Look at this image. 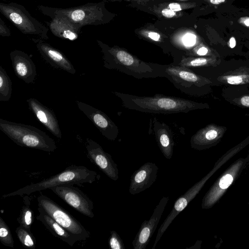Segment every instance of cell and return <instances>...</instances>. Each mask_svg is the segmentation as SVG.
Wrapping results in <instances>:
<instances>
[{
  "instance_id": "obj_12",
  "label": "cell",
  "mask_w": 249,
  "mask_h": 249,
  "mask_svg": "<svg viewBox=\"0 0 249 249\" xmlns=\"http://www.w3.org/2000/svg\"><path fill=\"white\" fill-rule=\"evenodd\" d=\"M76 103L78 108L92 122L102 135L111 141L117 139L119 128L107 114L84 102L76 101Z\"/></svg>"
},
{
  "instance_id": "obj_37",
  "label": "cell",
  "mask_w": 249,
  "mask_h": 249,
  "mask_svg": "<svg viewBox=\"0 0 249 249\" xmlns=\"http://www.w3.org/2000/svg\"><path fill=\"white\" fill-rule=\"evenodd\" d=\"M226 0H209L211 3L214 5H218L224 2Z\"/></svg>"
},
{
  "instance_id": "obj_35",
  "label": "cell",
  "mask_w": 249,
  "mask_h": 249,
  "mask_svg": "<svg viewBox=\"0 0 249 249\" xmlns=\"http://www.w3.org/2000/svg\"><path fill=\"white\" fill-rule=\"evenodd\" d=\"M149 37L155 41H158L160 39V36L159 34L155 32H150L148 34Z\"/></svg>"
},
{
  "instance_id": "obj_2",
  "label": "cell",
  "mask_w": 249,
  "mask_h": 249,
  "mask_svg": "<svg viewBox=\"0 0 249 249\" xmlns=\"http://www.w3.org/2000/svg\"><path fill=\"white\" fill-rule=\"evenodd\" d=\"M97 43L103 53L104 67L107 69L116 70L139 79L166 77L165 65L146 62L126 51L109 48L98 40Z\"/></svg>"
},
{
  "instance_id": "obj_25",
  "label": "cell",
  "mask_w": 249,
  "mask_h": 249,
  "mask_svg": "<svg viewBox=\"0 0 249 249\" xmlns=\"http://www.w3.org/2000/svg\"><path fill=\"white\" fill-rule=\"evenodd\" d=\"M16 233L23 246L30 249L36 248V239L31 231L19 225L17 228Z\"/></svg>"
},
{
  "instance_id": "obj_8",
  "label": "cell",
  "mask_w": 249,
  "mask_h": 249,
  "mask_svg": "<svg viewBox=\"0 0 249 249\" xmlns=\"http://www.w3.org/2000/svg\"><path fill=\"white\" fill-rule=\"evenodd\" d=\"M211 74L206 76L215 86H249V60L221 59L215 67H208Z\"/></svg>"
},
{
  "instance_id": "obj_31",
  "label": "cell",
  "mask_w": 249,
  "mask_h": 249,
  "mask_svg": "<svg viewBox=\"0 0 249 249\" xmlns=\"http://www.w3.org/2000/svg\"><path fill=\"white\" fill-rule=\"evenodd\" d=\"M11 35L9 27L4 21L0 18V36L3 37L10 36Z\"/></svg>"
},
{
  "instance_id": "obj_11",
  "label": "cell",
  "mask_w": 249,
  "mask_h": 249,
  "mask_svg": "<svg viewBox=\"0 0 249 249\" xmlns=\"http://www.w3.org/2000/svg\"><path fill=\"white\" fill-rule=\"evenodd\" d=\"M87 157L90 161L113 180L119 179L117 164L113 160L111 155L106 152L96 142L89 138L85 143Z\"/></svg>"
},
{
  "instance_id": "obj_18",
  "label": "cell",
  "mask_w": 249,
  "mask_h": 249,
  "mask_svg": "<svg viewBox=\"0 0 249 249\" xmlns=\"http://www.w3.org/2000/svg\"><path fill=\"white\" fill-rule=\"evenodd\" d=\"M29 108L36 119L54 136L62 138V133L58 122L54 112L42 104L36 99L26 100Z\"/></svg>"
},
{
  "instance_id": "obj_14",
  "label": "cell",
  "mask_w": 249,
  "mask_h": 249,
  "mask_svg": "<svg viewBox=\"0 0 249 249\" xmlns=\"http://www.w3.org/2000/svg\"><path fill=\"white\" fill-rule=\"evenodd\" d=\"M42 57L53 67L74 74L76 70L71 61L59 50L39 38H31Z\"/></svg>"
},
{
  "instance_id": "obj_34",
  "label": "cell",
  "mask_w": 249,
  "mask_h": 249,
  "mask_svg": "<svg viewBox=\"0 0 249 249\" xmlns=\"http://www.w3.org/2000/svg\"><path fill=\"white\" fill-rule=\"evenodd\" d=\"M228 45L229 47L231 49H233L234 48H235L236 45V41L235 38L233 36L231 37L229 39V41L228 42Z\"/></svg>"
},
{
  "instance_id": "obj_28",
  "label": "cell",
  "mask_w": 249,
  "mask_h": 249,
  "mask_svg": "<svg viewBox=\"0 0 249 249\" xmlns=\"http://www.w3.org/2000/svg\"><path fill=\"white\" fill-rule=\"evenodd\" d=\"M108 245L111 249H124V245L120 235L115 231L110 232Z\"/></svg>"
},
{
  "instance_id": "obj_13",
  "label": "cell",
  "mask_w": 249,
  "mask_h": 249,
  "mask_svg": "<svg viewBox=\"0 0 249 249\" xmlns=\"http://www.w3.org/2000/svg\"><path fill=\"white\" fill-rule=\"evenodd\" d=\"M169 199V197H162L156 206L154 212L148 220H144L132 241L134 249H145L154 233L160 220Z\"/></svg>"
},
{
  "instance_id": "obj_7",
  "label": "cell",
  "mask_w": 249,
  "mask_h": 249,
  "mask_svg": "<svg viewBox=\"0 0 249 249\" xmlns=\"http://www.w3.org/2000/svg\"><path fill=\"white\" fill-rule=\"evenodd\" d=\"M0 12L22 34L45 40L49 38V28L33 17L23 5L0 2Z\"/></svg>"
},
{
  "instance_id": "obj_16",
  "label": "cell",
  "mask_w": 249,
  "mask_h": 249,
  "mask_svg": "<svg viewBox=\"0 0 249 249\" xmlns=\"http://www.w3.org/2000/svg\"><path fill=\"white\" fill-rule=\"evenodd\" d=\"M148 132L149 134H154L158 146L164 157L168 160L171 159L173 154L175 142L170 127L154 117L150 120Z\"/></svg>"
},
{
  "instance_id": "obj_24",
  "label": "cell",
  "mask_w": 249,
  "mask_h": 249,
  "mask_svg": "<svg viewBox=\"0 0 249 249\" xmlns=\"http://www.w3.org/2000/svg\"><path fill=\"white\" fill-rule=\"evenodd\" d=\"M12 93V81L5 69L0 66V101H9Z\"/></svg>"
},
{
  "instance_id": "obj_10",
  "label": "cell",
  "mask_w": 249,
  "mask_h": 249,
  "mask_svg": "<svg viewBox=\"0 0 249 249\" xmlns=\"http://www.w3.org/2000/svg\"><path fill=\"white\" fill-rule=\"evenodd\" d=\"M54 194L80 213L93 218V202L83 192L71 184H64L51 188Z\"/></svg>"
},
{
  "instance_id": "obj_21",
  "label": "cell",
  "mask_w": 249,
  "mask_h": 249,
  "mask_svg": "<svg viewBox=\"0 0 249 249\" xmlns=\"http://www.w3.org/2000/svg\"><path fill=\"white\" fill-rule=\"evenodd\" d=\"M37 210L39 214L36 216V219L40 221L54 236L60 238L71 247L78 241L72 233L55 221L42 208L38 207Z\"/></svg>"
},
{
  "instance_id": "obj_3",
  "label": "cell",
  "mask_w": 249,
  "mask_h": 249,
  "mask_svg": "<svg viewBox=\"0 0 249 249\" xmlns=\"http://www.w3.org/2000/svg\"><path fill=\"white\" fill-rule=\"evenodd\" d=\"M97 177V173L84 166L71 165L60 173L37 183L25 186L9 194L3 195L5 198L16 196L29 195L33 193L50 189L61 184H71L81 185L92 183Z\"/></svg>"
},
{
  "instance_id": "obj_4",
  "label": "cell",
  "mask_w": 249,
  "mask_h": 249,
  "mask_svg": "<svg viewBox=\"0 0 249 249\" xmlns=\"http://www.w3.org/2000/svg\"><path fill=\"white\" fill-rule=\"evenodd\" d=\"M0 129L17 144L47 152L57 147L55 141L38 128L20 123L0 119Z\"/></svg>"
},
{
  "instance_id": "obj_9",
  "label": "cell",
  "mask_w": 249,
  "mask_h": 249,
  "mask_svg": "<svg viewBox=\"0 0 249 249\" xmlns=\"http://www.w3.org/2000/svg\"><path fill=\"white\" fill-rule=\"evenodd\" d=\"M37 200L38 206L72 233L78 241L86 240L89 238L90 232L72 215L51 198L41 194Z\"/></svg>"
},
{
  "instance_id": "obj_29",
  "label": "cell",
  "mask_w": 249,
  "mask_h": 249,
  "mask_svg": "<svg viewBox=\"0 0 249 249\" xmlns=\"http://www.w3.org/2000/svg\"><path fill=\"white\" fill-rule=\"evenodd\" d=\"M233 181L232 177L229 174L224 176L220 180L219 186L223 189L227 188Z\"/></svg>"
},
{
  "instance_id": "obj_36",
  "label": "cell",
  "mask_w": 249,
  "mask_h": 249,
  "mask_svg": "<svg viewBox=\"0 0 249 249\" xmlns=\"http://www.w3.org/2000/svg\"><path fill=\"white\" fill-rule=\"evenodd\" d=\"M239 22L246 26L249 27V17H243L239 19Z\"/></svg>"
},
{
  "instance_id": "obj_17",
  "label": "cell",
  "mask_w": 249,
  "mask_h": 249,
  "mask_svg": "<svg viewBox=\"0 0 249 249\" xmlns=\"http://www.w3.org/2000/svg\"><path fill=\"white\" fill-rule=\"evenodd\" d=\"M10 57L17 77L27 84L34 83L37 75L36 67L29 55L23 51L15 50L10 53Z\"/></svg>"
},
{
  "instance_id": "obj_15",
  "label": "cell",
  "mask_w": 249,
  "mask_h": 249,
  "mask_svg": "<svg viewBox=\"0 0 249 249\" xmlns=\"http://www.w3.org/2000/svg\"><path fill=\"white\" fill-rule=\"evenodd\" d=\"M158 171L155 163L147 162L142 165L130 178V194L136 195L149 188L156 181Z\"/></svg>"
},
{
  "instance_id": "obj_32",
  "label": "cell",
  "mask_w": 249,
  "mask_h": 249,
  "mask_svg": "<svg viewBox=\"0 0 249 249\" xmlns=\"http://www.w3.org/2000/svg\"><path fill=\"white\" fill-rule=\"evenodd\" d=\"M162 14L166 18H172L175 15V11L172 10L170 8H165L162 10Z\"/></svg>"
},
{
  "instance_id": "obj_30",
  "label": "cell",
  "mask_w": 249,
  "mask_h": 249,
  "mask_svg": "<svg viewBox=\"0 0 249 249\" xmlns=\"http://www.w3.org/2000/svg\"><path fill=\"white\" fill-rule=\"evenodd\" d=\"M196 36L192 34H187L182 38L183 44L186 46H192L196 42Z\"/></svg>"
},
{
  "instance_id": "obj_20",
  "label": "cell",
  "mask_w": 249,
  "mask_h": 249,
  "mask_svg": "<svg viewBox=\"0 0 249 249\" xmlns=\"http://www.w3.org/2000/svg\"><path fill=\"white\" fill-rule=\"evenodd\" d=\"M227 127L210 124L199 129L191 139L192 148L200 149L212 142L218 140L227 130Z\"/></svg>"
},
{
  "instance_id": "obj_5",
  "label": "cell",
  "mask_w": 249,
  "mask_h": 249,
  "mask_svg": "<svg viewBox=\"0 0 249 249\" xmlns=\"http://www.w3.org/2000/svg\"><path fill=\"white\" fill-rule=\"evenodd\" d=\"M37 9L45 16L53 18L64 17L82 28L86 25H98L104 20V10L102 4L87 3L78 6L56 8L39 5Z\"/></svg>"
},
{
  "instance_id": "obj_22",
  "label": "cell",
  "mask_w": 249,
  "mask_h": 249,
  "mask_svg": "<svg viewBox=\"0 0 249 249\" xmlns=\"http://www.w3.org/2000/svg\"><path fill=\"white\" fill-rule=\"evenodd\" d=\"M221 95L231 104L241 108H249V86L224 87Z\"/></svg>"
},
{
  "instance_id": "obj_6",
  "label": "cell",
  "mask_w": 249,
  "mask_h": 249,
  "mask_svg": "<svg viewBox=\"0 0 249 249\" xmlns=\"http://www.w3.org/2000/svg\"><path fill=\"white\" fill-rule=\"evenodd\" d=\"M166 77L181 91L192 96H203L211 91L213 83L190 68L178 65H165Z\"/></svg>"
},
{
  "instance_id": "obj_1",
  "label": "cell",
  "mask_w": 249,
  "mask_h": 249,
  "mask_svg": "<svg viewBox=\"0 0 249 249\" xmlns=\"http://www.w3.org/2000/svg\"><path fill=\"white\" fill-rule=\"evenodd\" d=\"M112 93L120 99L124 107L142 112L172 114L210 108L207 103L169 95L139 96L116 91Z\"/></svg>"
},
{
  "instance_id": "obj_23",
  "label": "cell",
  "mask_w": 249,
  "mask_h": 249,
  "mask_svg": "<svg viewBox=\"0 0 249 249\" xmlns=\"http://www.w3.org/2000/svg\"><path fill=\"white\" fill-rule=\"evenodd\" d=\"M221 58L214 56H192L183 57L178 65L189 68H201L215 67L221 61Z\"/></svg>"
},
{
  "instance_id": "obj_27",
  "label": "cell",
  "mask_w": 249,
  "mask_h": 249,
  "mask_svg": "<svg viewBox=\"0 0 249 249\" xmlns=\"http://www.w3.org/2000/svg\"><path fill=\"white\" fill-rule=\"evenodd\" d=\"M0 241L5 246L13 248L14 240L8 226L0 216Z\"/></svg>"
},
{
  "instance_id": "obj_26",
  "label": "cell",
  "mask_w": 249,
  "mask_h": 249,
  "mask_svg": "<svg viewBox=\"0 0 249 249\" xmlns=\"http://www.w3.org/2000/svg\"><path fill=\"white\" fill-rule=\"evenodd\" d=\"M34 213L30 205L28 204L22 206L18 221L20 226L31 231V226L33 223Z\"/></svg>"
},
{
  "instance_id": "obj_33",
  "label": "cell",
  "mask_w": 249,
  "mask_h": 249,
  "mask_svg": "<svg viewBox=\"0 0 249 249\" xmlns=\"http://www.w3.org/2000/svg\"><path fill=\"white\" fill-rule=\"evenodd\" d=\"M169 8L176 12L181 10L180 5L177 3H171L169 5Z\"/></svg>"
},
{
  "instance_id": "obj_19",
  "label": "cell",
  "mask_w": 249,
  "mask_h": 249,
  "mask_svg": "<svg viewBox=\"0 0 249 249\" xmlns=\"http://www.w3.org/2000/svg\"><path fill=\"white\" fill-rule=\"evenodd\" d=\"M51 19L47 24L54 36L71 41L78 38L82 28L79 25L64 17H56Z\"/></svg>"
}]
</instances>
